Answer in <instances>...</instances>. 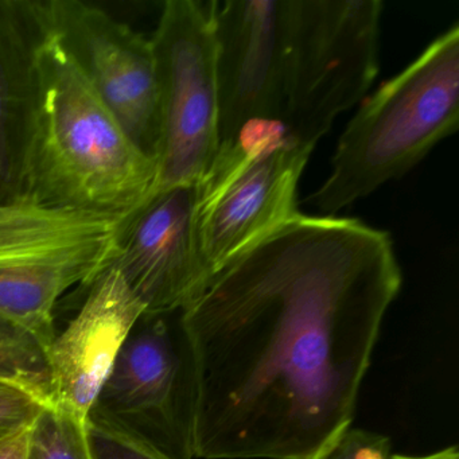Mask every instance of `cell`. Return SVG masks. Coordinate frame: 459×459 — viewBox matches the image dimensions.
<instances>
[{"instance_id": "cell-4", "label": "cell", "mask_w": 459, "mask_h": 459, "mask_svg": "<svg viewBox=\"0 0 459 459\" xmlns=\"http://www.w3.org/2000/svg\"><path fill=\"white\" fill-rule=\"evenodd\" d=\"M125 221L28 193L0 203V316L47 351L58 299L115 262Z\"/></svg>"}, {"instance_id": "cell-12", "label": "cell", "mask_w": 459, "mask_h": 459, "mask_svg": "<svg viewBox=\"0 0 459 459\" xmlns=\"http://www.w3.org/2000/svg\"><path fill=\"white\" fill-rule=\"evenodd\" d=\"M90 287L77 316L45 351L49 407L82 423H88L126 340L146 313L117 265Z\"/></svg>"}, {"instance_id": "cell-18", "label": "cell", "mask_w": 459, "mask_h": 459, "mask_svg": "<svg viewBox=\"0 0 459 459\" xmlns=\"http://www.w3.org/2000/svg\"><path fill=\"white\" fill-rule=\"evenodd\" d=\"M391 454L386 435L351 427L325 459H389Z\"/></svg>"}, {"instance_id": "cell-2", "label": "cell", "mask_w": 459, "mask_h": 459, "mask_svg": "<svg viewBox=\"0 0 459 459\" xmlns=\"http://www.w3.org/2000/svg\"><path fill=\"white\" fill-rule=\"evenodd\" d=\"M31 4L22 192L49 205L128 219L157 192L144 154Z\"/></svg>"}, {"instance_id": "cell-11", "label": "cell", "mask_w": 459, "mask_h": 459, "mask_svg": "<svg viewBox=\"0 0 459 459\" xmlns=\"http://www.w3.org/2000/svg\"><path fill=\"white\" fill-rule=\"evenodd\" d=\"M197 184L157 190L123 224L112 264L146 307L181 313L205 290L195 235Z\"/></svg>"}, {"instance_id": "cell-15", "label": "cell", "mask_w": 459, "mask_h": 459, "mask_svg": "<svg viewBox=\"0 0 459 459\" xmlns=\"http://www.w3.org/2000/svg\"><path fill=\"white\" fill-rule=\"evenodd\" d=\"M29 459H95L87 423L47 407L34 421Z\"/></svg>"}, {"instance_id": "cell-19", "label": "cell", "mask_w": 459, "mask_h": 459, "mask_svg": "<svg viewBox=\"0 0 459 459\" xmlns=\"http://www.w3.org/2000/svg\"><path fill=\"white\" fill-rule=\"evenodd\" d=\"M34 421L0 437V459H29Z\"/></svg>"}, {"instance_id": "cell-3", "label": "cell", "mask_w": 459, "mask_h": 459, "mask_svg": "<svg viewBox=\"0 0 459 459\" xmlns=\"http://www.w3.org/2000/svg\"><path fill=\"white\" fill-rule=\"evenodd\" d=\"M459 123V26L365 99L338 139L329 177L307 198L321 216L412 170Z\"/></svg>"}, {"instance_id": "cell-16", "label": "cell", "mask_w": 459, "mask_h": 459, "mask_svg": "<svg viewBox=\"0 0 459 459\" xmlns=\"http://www.w3.org/2000/svg\"><path fill=\"white\" fill-rule=\"evenodd\" d=\"M88 435L95 459H176L125 421L91 411Z\"/></svg>"}, {"instance_id": "cell-9", "label": "cell", "mask_w": 459, "mask_h": 459, "mask_svg": "<svg viewBox=\"0 0 459 459\" xmlns=\"http://www.w3.org/2000/svg\"><path fill=\"white\" fill-rule=\"evenodd\" d=\"M37 4L45 23L65 45L134 143L157 160L160 99L152 39L79 0Z\"/></svg>"}, {"instance_id": "cell-10", "label": "cell", "mask_w": 459, "mask_h": 459, "mask_svg": "<svg viewBox=\"0 0 459 459\" xmlns=\"http://www.w3.org/2000/svg\"><path fill=\"white\" fill-rule=\"evenodd\" d=\"M213 23L221 147L252 123L281 122L287 0L213 2Z\"/></svg>"}, {"instance_id": "cell-13", "label": "cell", "mask_w": 459, "mask_h": 459, "mask_svg": "<svg viewBox=\"0 0 459 459\" xmlns=\"http://www.w3.org/2000/svg\"><path fill=\"white\" fill-rule=\"evenodd\" d=\"M31 37L30 4H0V203L22 192Z\"/></svg>"}, {"instance_id": "cell-6", "label": "cell", "mask_w": 459, "mask_h": 459, "mask_svg": "<svg viewBox=\"0 0 459 459\" xmlns=\"http://www.w3.org/2000/svg\"><path fill=\"white\" fill-rule=\"evenodd\" d=\"M381 0H287L281 127L316 147L378 74Z\"/></svg>"}, {"instance_id": "cell-1", "label": "cell", "mask_w": 459, "mask_h": 459, "mask_svg": "<svg viewBox=\"0 0 459 459\" xmlns=\"http://www.w3.org/2000/svg\"><path fill=\"white\" fill-rule=\"evenodd\" d=\"M391 236L300 213L225 265L178 314L203 459H325L356 418L402 289Z\"/></svg>"}, {"instance_id": "cell-20", "label": "cell", "mask_w": 459, "mask_h": 459, "mask_svg": "<svg viewBox=\"0 0 459 459\" xmlns=\"http://www.w3.org/2000/svg\"><path fill=\"white\" fill-rule=\"evenodd\" d=\"M389 459H459L458 447L450 446V447L442 448L435 453L427 454V455H404V454H391Z\"/></svg>"}, {"instance_id": "cell-8", "label": "cell", "mask_w": 459, "mask_h": 459, "mask_svg": "<svg viewBox=\"0 0 459 459\" xmlns=\"http://www.w3.org/2000/svg\"><path fill=\"white\" fill-rule=\"evenodd\" d=\"M170 316H142L92 410L130 424L176 459H193L192 357Z\"/></svg>"}, {"instance_id": "cell-7", "label": "cell", "mask_w": 459, "mask_h": 459, "mask_svg": "<svg viewBox=\"0 0 459 459\" xmlns=\"http://www.w3.org/2000/svg\"><path fill=\"white\" fill-rule=\"evenodd\" d=\"M152 45L160 99L157 190L195 185L220 147L213 2L168 0Z\"/></svg>"}, {"instance_id": "cell-14", "label": "cell", "mask_w": 459, "mask_h": 459, "mask_svg": "<svg viewBox=\"0 0 459 459\" xmlns=\"http://www.w3.org/2000/svg\"><path fill=\"white\" fill-rule=\"evenodd\" d=\"M0 380L9 381L50 405L45 351L36 340L0 316Z\"/></svg>"}, {"instance_id": "cell-17", "label": "cell", "mask_w": 459, "mask_h": 459, "mask_svg": "<svg viewBox=\"0 0 459 459\" xmlns=\"http://www.w3.org/2000/svg\"><path fill=\"white\" fill-rule=\"evenodd\" d=\"M47 405L25 389L0 380V437L39 418Z\"/></svg>"}, {"instance_id": "cell-5", "label": "cell", "mask_w": 459, "mask_h": 459, "mask_svg": "<svg viewBox=\"0 0 459 459\" xmlns=\"http://www.w3.org/2000/svg\"><path fill=\"white\" fill-rule=\"evenodd\" d=\"M314 147L281 123H252L197 182L195 235L206 281L299 216L298 186Z\"/></svg>"}]
</instances>
